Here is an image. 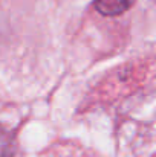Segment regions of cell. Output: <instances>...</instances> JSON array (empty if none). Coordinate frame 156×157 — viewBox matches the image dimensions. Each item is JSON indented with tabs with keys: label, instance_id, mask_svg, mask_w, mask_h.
Here are the masks:
<instances>
[{
	"label": "cell",
	"instance_id": "7a4b0ae2",
	"mask_svg": "<svg viewBox=\"0 0 156 157\" xmlns=\"http://www.w3.org/2000/svg\"><path fill=\"white\" fill-rule=\"evenodd\" d=\"M11 148V139L9 134L0 127V157H6Z\"/></svg>",
	"mask_w": 156,
	"mask_h": 157
},
{
	"label": "cell",
	"instance_id": "6da1fadb",
	"mask_svg": "<svg viewBox=\"0 0 156 157\" xmlns=\"http://www.w3.org/2000/svg\"><path fill=\"white\" fill-rule=\"evenodd\" d=\"M133 3L135 0H95V8L100 14L113 17L126 12Z\"/></svg>",
	"mask_w": 156,
	"mask_h": 157
}]
</instances>
